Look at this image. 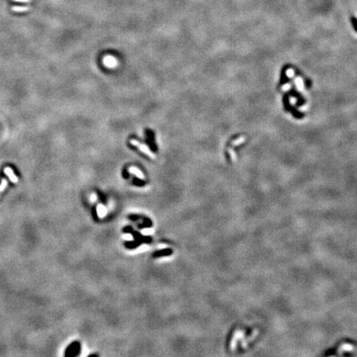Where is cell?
<instances>
[{"mask_svg":"<svg viewBox=\"0 0 357 357\" xmlns=\"http://www.w3.org/2000/svg\"><path fill=\"white\" fill-rule=\"evenodd\" d=\"M106 212H107L106 208H105V207H104L102 204H99V205L98 206L97 214L98 216H99V218H104V216L106 215Z\"/></svg>","mask_w":357,"mask_h":357,"instance_id":"52a82bcc","label":"cell"},{"mask_svg":"<svg viewBox=\"0 0 357 357\" xmlns=\"http://www.w3.org/2000/svg\"><path fill=\"white\" fill-rule=\"evenodd\" d=\"M259 331L251 326H237L231 333L228 346L232 353H239L246 351L251 347L256 338Z\"/></svg>","mask_w":357,"mask_h":357,"instance_id":"6da1fadb","label":"cell"},{"mask_svg":"<svg viewBox=\"0 0 357 357\" xmlns=\"http://www.w3.org/2000/svg\"><path fill=\"white\" fill-rule=\"evenodd\" d=\"M12 1H16V2H30L31 0H12Z\"/></svg>","mask_w":357,"mask_h":357,"instance_id":"30bf717a","label":"cell"},{"mask_svg":"<svg viewBox=\"0 0 357 357\" xmlns=\"http://www.w3.org/2000/svg\"><path fill=\"white\" fill-rule=\"evenodd\" d=\"M103 63L105 65V67L109 69L116 68L118 62L117 60V59L113 55H107L104 58L103 60Z\"/></svg>","mask_w":357,"mask_h":357,"instance_id":"277c9868","label":"cell"},{"mask_svg":"<svg viewBox=\"0 0 357 357\" xmlns=\"http://www.w3.org/2000/svg\"><path fill=\"white\" fill-rule=\"evenodd\" d=\"M356 343L352 340H343L326 351L325 355H352Z\"/></svg>","mask_w":357,"mask_h":357,"instance_id":"7a4b0ae2","label":"cell"},{"mask_svg":"<svg viewBox=\"0 0 357 357\" xmlns=\"http://www.w3.org/2000/svg\"><path fill=\"white\" fill-rule=\"evenodd\" d=\"M12 11L14 12H26L30 10L29 7H22V6H14L12 7Z\"/></svg>","mask_w":357,"mask_h":357,"instance_id":"ba28073f","label":"cell"},{"mask_svg":"<svg viewBox=\"0 0 357 357\" xmlns=\"http://www.w3.org/2000/svg\"><path fill=\"white\" fill-rule=\"evenodd\" d=\"M7 187V180H5V179H2V181H1V183H0V193H2V192H3L6 189V188Z\"/></svg>","mask_w":357,"mask_h":357,"instance_id":"9c48e42d","label":"cell"},{"mask_svg":"<svg viewBox=\"0 0 357 357\" xmlns=\"http://www.w3.org/2000/svg\"><path fill=\"white\" fill-rule=\"evenodd\" d=\"M128 172L130 173V174H132V175H136V176H137L140 180H144V175H143V173H142L139 169L135 167V166H133V167L128 168Z\"/></svg>","mask_w":357,"mask_h":357,"instance_id":"8992f818","label":"cell"},{"mask_svg":"<svg viewBox=\"0 0 357 357\" xmlns=\"http://www.w3.org/2000/svg\"><path fill=\"white\" fill-rule=\"evenodd\" d=\"M130 143L133 145V147H137V149L139 150L142 153H143L144 155L148 156L150 159H153V160L154 159H156V155H155V154L150 150L149 147H147V145H145L144 143H142V142H139V141H137V140L136 139L131 140Z\"/></svg>","mask_w":357,"mask_h":357,"instance_id":"3957f363","label":"cell"},{"mask_svg":"<svg viewBox=\"0 0 357 357\" xmlns=\"http://www.w3.org/2000/svg\"><path fill=\"white\" fill-rule=\"evenodd\" d=\"M3 172H4V174L7 175V177L9 178V180L11 182L13 183V184H17V183L18 182V178L17 177V175H15L14 171L12 170V168H10V167H5V168L3 169Z\"/></svg>","mask_w":357,"mask_h":357,"instance_id":"5b68a950","label":"cell"}]
</instances>
